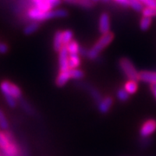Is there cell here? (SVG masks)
<instances>
[{"label":"cell","mask_w":156,"mask_h":156,"mask_svg":"<svg viewBox=\"0 0 156 156\" xmlns=\"http://www.w3.org/2000/svg\"><path fill=\"white\" fill-rule=\"evenodd\" d=\"M113 39H114V34L112 32L101 35V37L97 40V42L93 45V47L89 50L88 57L92 60L96 59L99 56V54L111 43Z\"/></svg>","instance_id":"obj_1"},{"label":"cell","mask_w":156,"mask_h":156,"mask_svg":"<svg viewBox=\"0 0 156 156\" xmlns=\"http://www.w3.org/2000/svg\"><path fill=\"white\" fill-rule=\"evenodd\" d=\"M0 156H2V154H1V153H0Z\"/></svg>","instance_id":"obj_36"},{"label":"cell","mask_w":156,"mask_h":156,"mask_svg":"<svg viewBox=\"0 0 156 156\" xmlns=\"http://www.w3.org/2000/svg\"><path fill=\"white\" fill-rule=\"evenodd\" d=\"M10 90H11V95L16 99V100H20L22 98V93H21V90L20 89L16 86L15 84L11 83L10 86Z\"/></svg>","instance_id":"obj_19"},{"label":"cell","mask_w":156,"mask_h":156,"mask_svg":"<svg viewBox=\"0 0 156 156\" xmlns=\"http://www.w3.org/2000/svg\"><path fill=\"white\" fill-rule=\"evenodd\" d=\"M81 63L80 57L76 55H69V69H77V67Z\"/></svg>","instance_id":"obj_14"},{"label":"cell","mask_w":156,"mask_h":156,"mask_svg":"<svg viewBox=\"0 0 156 156\" xmlns=\"http://www.w3.org/2000/svg\"><path fill=\"white\" fill-rule=\"evenodd\" d=\"M30 1H31V3L33 4V5H36V4H37V3L38 2L39 0H30Z\"/></svg>","instance_id":"obj_33"},{"label":"cell","mask_w":156,"mask_h":156,"mask_svg":"<svg viewBox=\"0 0 156 156\" xmlns=\"http://www.w3.org/2000/svg\"><path fill=\"white\" fill-rule=\"evenodd\" d=\"M129 95V94H128L125 89H120V90L118 91V93H117L118 98L121 101H125L128 100V98H129V95Z\"/></svg>","instance_id":"obj_26"},{"label":"cell","mask_w":156,"mask_h":156,"mask_svg":"<svg viewBox=\"0 0 156 156\" xmlns=\"http://www.w3.org/2000/svg\"><path fill=\"white\" fill-rule=\"evenodd\" d=\"M69 12L64 9H53L50 11L46 12V20L53 19V18H63L68 17Z\"/></svg>","instance_id":"obj_7"},{"label":"cell","mask_w":156,"mask_h":156,"mask_svg":"<svg viewBox=\"0 0 156 156\" xmlns=\"http://www.w3.org/2000/svg\"><path fill=\"white\" fill-rule=\"evenodd\" d=\"M156 129V121L155 120H149L146 122L142 128H140V135L143 137H147L152 134Z\"/></svg>","instance_id":"obj_6"},{"label":"cell","mask_w":156,"mask_h":156,"mask_svg":"<svg viewBox=\"0 0 156 156\" xmlns=\"http://www.w3.org/2000/svg\"><path fill=\"white\" fill-rule=\"evenodd\" d=\"M40 24H41V23L37 22V21H30L23 27V32L24 35H26V36H29V35H31V34L35 33L40 28Z\"/></svg>","instance_id":"obj_9"},{"label":"cell","mask_w":156,"mask_h":156,"mask_svg":"<svg viewBox=\"0 0 156 156\" xmlns=\"http://www.w3.org/2000/svg\"><path fill=\"white\" fill-rule=\"evenodd\" d=\"M0 128L4 130L8 128V122L6 121L5 116L1 110H0Z\"/></svg>","instance_id":"obj_25"},{"label":"cell","mask_w":156,"mask_h":156,"mask_svg":"<svg viewBox=\"0 0 156 156\" xmlns=\"http://www.w3.org/2000/svg\"><path fill=\"white\" fill-rule=\"evenodd\" d=\"M151 90L154 93V95L156 98V84H151Z\"/></svg>","instance_id":"obj_31"},{"label":"cell","mask_w":156,"mask_h":156,"mask_svg":"<svg viewBox=\"0 0 156 156\" xmlns=\"http://www.w3.org/2000/svg\"><path fill=\"white\" fill-rule=\"evenodd\" d=\"M10 86H11V83L8 81H4L2 82V83L0 85V89L2 90L3 94L5 95V100L8 103V105L11 108L17 106V100L11 95V90H10Z\"/></svg>","instance_id":"obj_3"},{"label":"cell","mask_w":156,"mask_h":156,"mask_svg":"<svg viewBox=\"0 0 156 156\" xmlns=\"http://www.w3.org/2000/svg\"><path fill=\"white\" fill-rule=\"evenodd\" d=\"M119 66L123 71V73L128 76V78H129V80H133V81H136V82L140 80L139 73L136 70L132 62L128 58H126V57L121 58L119 61Z\"/></svg>","instance_id":"obj_2"},{"label":"cell","mask_w":156,"mask_h":156,"mask_svg":"<svg viewBox=\"0 0 156 156\" xmlns=\"http://www.w3.org/2000/svg\"><path fill=\"white\" fill-rule=\"evenodd\" d=\"M58 62H59L60 71H65V70L69 69V52L65 46H63L59 51Z\"/></svg>","instance_id":"obj_5"},{"label":"cell","mask_w":156,"mask_h":156,"mask_svg":"<svg viewBox=\"0 0 156 156\" xmlns=\"http://www.w3.org/2000/svg\"><path fill=\"white\" fill-rule=\"evenodd\" d=\"M128 6L138 12L143 11V9L145 7L140 0H128Z\"/></svg>","instance_id":"obj_16"},{"label":"cell","mask_w":156,"mask_h":156,"mask_svg":"<svg viewBox=\"0 0 156 156\" xmlns=\"http://www.w3.org/2000/svg\"><path fill=\"white\" fill-rule=\"evenodd\" d=\"M9 50L8 45L5 43H0V54H5Z\"/></svg>","instance_id":"obj_28"},{"label":"cell","mask_w":156,"mask_h":156,"mask_svg":"<svg viewBox=\"0 0 156 156\" xmlns=\"http://www.w3.org/2000/svg\"><path fill=\"white\" fill-rule=\"evenodd\" d=\"M9 145H10V142L5 137V134L0 133V149H1V151L7 148Z\"/></svg>","instance_id":"obj_23"},{"label":"cell","mask_w":156,"mask_h":156,"mask_svg":"<svg viewBox=\"0 0 156 156\" xmlns=\"http://www.w3.org/2000/svg\"><path fill=\"white\" fill-rule=\"evenodd\" d=\"M140 80L151 84H156V72L141 71L139 73Z\"/></svg>","instance_id":"obj_8"},{"label":"cell","mask_w":156,"mask_h":156,"mask_svg":"<svg viewBox=\"0 0 156 156\" xmlns=\"http://www.w3.org/2000/svg\"><path fill=\"white\" fill-rule=\"evenodd\" d=\"M99 31L101 35L110 32V17L108 13H101L99 17Z\"/></svg>","instance_id":"obj_4"},{"label":"cell","mask_w":156,"mask_h":156,"mask_svg":"<svg viewBox=\"0 0 156 156\" xmlns=\"http://www.w3.org/2000/svg\"><path fill=\"white\" fill-rule=\"evenodd\" d=\"M137 82L133 81V80H129L125 84V90L128 92V94H134L137 90Z\"/></svg>","instance_id":"obj_17"},{"label":"cell","mask_w":156,"mask_h":156,"mask_svg":"<svg viewBox=\"0 0 156 156\" xmlns=\"http://www.w3.org/2000/svg\"><path fill=\"white\" fill-rule=\"evenodd\" d=\"M88 52H89V50H87L85 48H83V47H80L78 55H81V56H88Z\"/></svg>","instance_id":"obj_29"},{"label":"cell","mask_w":156,"mask_h":156,"mask_svg":"<svg viewBox=\"0 0 156 156\" xmlns=\"http://www.w3.org/2000/svg\"><path fill=\"white\" fill-rule=\"evenodd\" d=\"M112 102H113V100H112L111 97H109V96L106 97L104 100L101 102L100 107H99L100 111L101 112V113H103V114H104V113H107V112L109 110L110 107L112 106Z\"/></svg>","instance_id":"obj_15"},{"label":"cell","mask_w":156,"mask_h":156,"mask_svg":"<svg viewBox=\"0 0 156 156\" xmlns=\"http://www.w3.org/2000/svg\"><path fill=\"white\" fill-rule=\"evenodd\" d=\"M46 3L51 7V9H54L57 6H59L61 5V3L62 2V0H45Z\"/></svg>","instance_id":"obj_27"},{"label":"cell","mask_w":156,"mask_h":156,"mask_svg":"<svg viewBox=\"0 0 156 156\" xmlns=\"http://www.w3.org/2000/svg\"><path fill=\"white\" fill-rule=\"evenodd\" d=\"M19 102H20V105H21V107H22L23 109L26 112V113H28L29 115H33L34 114H35V112H34L32 107L30 106L28 102L26 101L23 100V99H22V98H21V99H20V101H19Z\"/></svg>","instance_id":"obj_21"},{"label":"cell","mask_w":156,"mask_h":156,"mask_svg":"<svg viewBox=\"0 0 156 156\" xmlns=\"http://www.w3.org/2000/svg\"><path fill=\"white\" fill-rule=\"evenodd\" d=\"M70 71L69 70H65V71H60L58 76L56 80V84L58 87H62L64 86L68 81L70 79Z\"/></svg>","instance_id":"obj_12"},{"label":"cell","mask_w":156,"mask_h":156,"mask_svg":"<svg viewBox=\"0 0 156 156\" xmlns=\"http://www.w3.org/2000/svg\"><path fill=\"white\" fill-rule=\"evenodd\" d=\"M140 2L142 3V2H143V1H145V0H140Z\"/></svg>","instance_id":"obj_35"},{"label":"cell","mask_w":156,"mask_h":156,"mask_svg":"<svg viewBox=\"0 0 156 156\" xmlns=\"http://www.w3.org/2000/svg\"><path fill=\"white\" fill-rule=\"evenodd\" d=\"M65 47H66L68 52H69V55H76L79 53L80 46L77 44V42L75 40H72L71 42H69Z\"/></svg>","instance_id":"obj_13"},{"label":"cell","mask_w":156,"mask_h":156,"mask_svg":"<svg viewBox=\"0 0 156 156\" xmlns=\"http://www.w3.org/2000/svg\"><path fill=\"white\" fill-rule=\"evenodd\" d=\"M90 1L94 4V3H97V2H99V1H101V0H90Z\"/></svg>","instance_id":"obj_34"},{"label":"cell","mask_w":156,"mask_h":156,"mask_svg":"<svg viewBox=\"0 0 156 156\" xmlns=\"http://www.w3.org/2000/svg\"><path fill=\"white\" fill-rule=\"evenodd\" d=\"M142 12V15L143 17H156V8L154 7H144Z\"/></svg>","instance_id":"obj_22"},{"label":"cell","mask_w":156,"mask_h":156,"mask_svg":"<svg viewBox=\"0 0 156 156\" xmlns=\"http://www.w3.org/2000/svg\"><path fill=\"white\" fill-rule=\"evenodd\" d=\"M69 71H70V77L73 79H81L83 77L84 73L81 69H69Z\"/></svg>","instance_id":"obj_24"},{"label":"cell","mask_w":156,"mask_h":156,"mask_svg":"<svg viewBox=\"0 0 156 156\" xmlns=\"http://www.w3.org/2000/svg\"><path fill=\"white\" fill-rule=\"evenodd\" d=\"M73 32L70 30H65L62 31V43H63V46L66 45L72 41L73 38Z\"/></svg>","instance_id":"obj_20"},{"label":"cell","mask_w":156,"mask_h":156,"mask_svg":"<svg viewBox=\"0 0 156 156\" xmlns=\"http://www.w3.org/2000/svg\"><path fill=\"white\" fill-rule=\"evenodd\" d=\"M115 1L123 7H128V0H115Z\"/></svg>","instance_id":"obj_30"},{"label":"cell","mask_w":156,"mask_h":156,"mask_svg":"<svg viewBox=\"0 0 156 156\" xmlns=\"http://www.w3.org/2000/svg\"><path fill=\"white\" fill-rule=\"evenodd\" d=\"M151 23H152V18L147 17H142L140 22V29L143 31H146L150 27Z\"/></svg>","instance_id":"obj_18"},{"label":"cell","mask_w":156,"mask_h":156,"mask_svg":"<svg viewBox=\"0 0 156 156\" xmlns=\"http://www.w3.org/2000/svg\"><path fill=\"white\" fill-rule=\"evenodd\" d=\"M63 47L62 43V30H56L54 35L53 38V48L55 51H60L62 48Z\"/></svg>","instance_id":"obj_11"},{"label":"cell","mask_w":156,"mask_h":156,"mask_svg":"<svg viewBox=\"0 0 156 156\" xmlns=\"http://www.w3.org/2000/svg\"><path fill=\"white\" fill-rule=\"evenodd\" d=\"M68 5H78L84 9H90L93 7V3L90 0H62Z\"/></svg>","instance_id":"obj_10"},{"label":"cell","mask_w":156,"mask_h":156,"mask_svg":"<svg viewBox=\"0 0 156 156\" xmlns=\"http://www.w3.org/2000/svg\"><path fill=\"white\" fill-rule=\"evenodd\" d=\"M111 0H101V2H102V3H105V4H108V3H109Z\"/></svg>","instance_id":"obj_32"}]
</instances>
